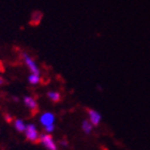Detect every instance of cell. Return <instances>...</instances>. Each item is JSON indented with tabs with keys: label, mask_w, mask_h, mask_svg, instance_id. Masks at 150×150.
<instances>
[{
	"label": "cell",
	"mask_w": 150,
	"mask_h": 150,
	"mask_svg": "<svg viewBox=\"0 0 150 150\" xmlns=\"http://www.w3.org/2000/svg\"><path fill=\"white\" fill-rule=\"evenodd\" d=\"M3 84H4V79L0 76V86H1V85H3Z\"/></svg>",
	"instance_id": "15"
},
{
	"label": "cell",
	"mask_w": 150,
	"mask_h": 150,
	"mask_svg": "<svg viewBox=\"0 0 150 150\" xmlns=\"http://www.w3.org/2000/svg\"><path fill=\"white\" fill-rule=\"evenodd\" d=\"M47 97L53 102H59L60 101V93L57 92V91H48L47 92Z\"/></svg>",
	"instance_id": "10"
},
{
	"label": "cell",
	"mask_w": 150,
	"mask_h": 150,
	"mask_svg": "<svg viewBox=\"0 0 150 150\" xmlns=\"http://www.w3.org/2000/svg\"><path fill=\"white\" fill-rule=\"evenodd\" d=\"M24 104H25L26 106L28 107L32 112H38V103H37V101L35 100V98L29 97V96L24 97Z\"/></svg>",
	"instance_id": "6"
},
{
	"label": "cell",
	"mask_w": 150,
	"mask_h": 150,
	"mask_svg": "<svg viewBox=\"0 0 150 150\" xmlns=\"http://www.w3.org/2000/svg\"><path fill=\"white\" fill-rule=\"evenodd\" d=\"M55 130V125H47V127H44V131L46 132L47 134H50L52 132H54Z\"/></svg>",
	"instance_id": "12"
},
{
	"label": "cell",
	"mask_w": 150,
	"mask_h": 150,
	"mask_svg": "<svg viewBox=\"0 0 150 150\" xmlns=\"http://www.w3.org/2000/svg\"><path fill=\"white\" fill-rule=\"evenodd\" d=\"M92 128H93V125H91V122L89 120H84L81 122V129L86 134H90L91 131H92Z\"/></svg>",
	"instance_id": "8"
},
{
	"label": "cell",
	"mask_w": 150,
	"mask_h": 150,
	"mask_svg": "<svg viewBox=\"0 0 150 150\" xmlns=\"http://www.w3.org/2000/svg\"><path fill=\"white\" fill-rule=\"evenodd\" d=\"M14 128L16 129V131H18V132H25L26 130V125H25V122L23 121L22 119H15L14 120Z\"/></svg>",
	"instance_id": "7"
},
{
	"label": "cell",
	"mask_w": 150,
	"mask_h": 150,
	"mask_svg": "<svg viewBox=\"0 0 150 150\" xmlns=\"http://www.w3.org/2000/svg\"><path fill=\"white\" fill-rule=\"evenodd\" d=\"M6 120L8 122H11V121H12V118H11L9 115H6Z\"/></svg>",
	"instance_id": "14"
},
{
	"label": "cell",
	"mask_w": 150,
	"mask_h": 150,
	"mask_svg": "<svg viewBox=\"0 0 150 150\" xmlns=\"http://www.w3.org/2000/svg\"><path fill=\"white\" fill-rule=\"evenodd\" d=\"M25 135H26V138L29 142H31V143H37L40 139V134H39L37 128H35V125H32V123L26 125Z\"/></svg>",
	"instance_id": "1"
},
{
	"label": "cell",
	"mask_w": 150,
	"mask_h": 150,
	"mask_svg": "<svg viewBox=\"0 0 150 150\" xmlns=\"http://www.w3.org/2000/svg\"><path fill=\"white\" fill-rule=\"evenodd\" d=\"M39 142H40L41 144L43 145L47 150H58L57 149L56 143L54 142V138L52 137V135L50 134L45 133V134L40 135V139H39Z\"/></svg>",
	"instance_id": "2"
},
{
	"label": "cell",
	"mask_w": 150,
	"mask_h": 150,
	"mask_svg": "<svg viewBox=\"0 0 150 150\" xmlns=\"http://www.w3.org/2000/svg\"><path fill=\"white\" fill-rule=\"evenodd\" d=\"M54 121H55V115H54L53 112H46L42 114V116L40 117V122L43 127L54 125Z\"/></svg>",
	"instance_id": "4"
},
{
	"label": "cell",
	"mask_w": 150,
	"mask_h": 150,
	"mask_svg": "<svg viewBox=\"0 0 150 150\" xmlns=\"http://www.w3.org/2000/svg\"><path fill=\"white\" fill-rule=\"evenodd\" d=\"M42 19V13L40 12H35L32 14V17H31V24L33 25H38L40 21Z\"/></svg>",
	"instance_id": "11"
},
{
	"label": "cell",
	"mask_w": 150,
	"mask_h": 150,
	"mask_svg": "<svg viewBox=\"0 0 150 150\" xmlns=\"http://www.w3.org/2000/svg\"><path fill=\"white\" fill-rule=\"evenodd\" d=\"M88 116H89V121L91 122V125L93 127L99 125L101 121V115L97 110H88Z\"/></svg>",
	"instance_id": "5"
},
{
	"label": "cell",
	"mask_w": 150,
	"mask_h": 150,
	"mask_svg": "<svg viewBox=\"0 0 150 150\" xmlns=\"http://www.w3.org/2000/svg\"><path fill=\"white\" fill-rule=\"evenodd\" d=\"M60 145H62V146H68V142L66 139H62V141H60Z\"/></svg>",
	"instance_id": "13"
},
{
	"label": "cell",
	"mask_w": 150,
	"mask_h": 150,
	"mask_svg": "<svg viewBox=\"0 0 150 150\" xmlns=\"http://www.w3.org/2000/svg\"><path fill=\"white\" fill-rule=\"evenodd\" d=\"M23 59L25 61L26 66L30 70V72L31 74H37V75H40V69H39V67L38 64L35 63V61L32 59L31 57L29 56L27 53H23Z\"/></svg>",
	"instance_id": "3"
},
{
	"label": "cell",
	"mask_w": 150,
	"mask_h": 150,
	"mask_svg": "<svg viewBox=\"0 0 150 150\" xmlns=\"http://www.w3.org/2000/svg\"><path fill=\"white\" fill-rule=\"evenodd\" d=\"M28 81L30 85H33V86H35V85L40 84L41 81V77L40 75H37V74H30L28 76Z\"/></svg>",
	"instance_id": "9"
}]
</instances>
